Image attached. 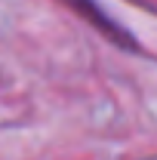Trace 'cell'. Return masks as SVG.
Instances as JSON below:
<instances>
[{
	"label": "cell",
	"instance_id": "cell-1",
	"mask_svg": "<svg viewBox=\"0 0 157 160\" xmlns=\"http://www.w3.org/2000/svg\"><path fill=\"white\" fill-rule=\"evenodd\" d=\"M62 3H68L71 9H77L80 16L89 22V25H96L102 34H111L114 40H120V46H133V43H129V34H126L120 25H114V22H111V16H105V12L99 9L93 0H62Z\"/></svg>",
	"mask_w": 157,
	"mask_h": 160
}]
</instances>
